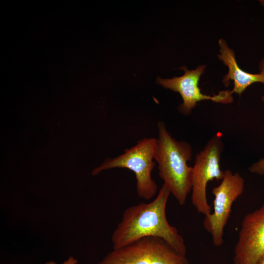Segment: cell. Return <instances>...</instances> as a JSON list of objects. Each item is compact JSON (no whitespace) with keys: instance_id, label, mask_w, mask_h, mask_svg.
I'll use <instances>...</instances> for the list:
<instances>
[{"instance_id":"cell-13","label":"cell","mask_w":264,"mask_h":264,"mask_svg":"<svg viewBox=\"0 0 264 264\" xmlns=\"http://www.w3.org/2000/svg\"><path fill=\"white\" fill-rule=\"evenodd\" d=\"M259 264H264V258L259 263Z\"/></svg>"},{"instance_id":"cell-5","label":"cell","mask_w":264,"mask_h":264,"mask_svg":"<svg viewBox=\"0 0 264 264\" xmlns=\"http://www.w3.org/2000/svg\"><path fill=\"white\" fill-rule=\"evenodd\" d=\"M223 148L220 136H213L197 154L192 167V204L198 212L204 216L211 213L206 196L208 183L214 179L222 180L224 176L220 164Z\"/></svg>"},{"instance_id":"cell-11","label":"cell","mask_w":264,"mask_h":264,"mask_svg":"<svg viewBox=\"0 0 264 264\" xmlns=\"http://www.w3.org/2000/svg\"><path fill=\"white\" fill-rule=\"evenodd\" d=\"M78 262L76 258L73 256H70L61 264H77ZM44 264H57V263L54 261H51L47 262Z\"/></svg>"},{"instance_id":"cell-8","label":"cell","mask_w":264,"mask_h":264,"mask_svg":"<svg viewBox=\"0 0 264 264\" xmlns=\"http://www.w3.org/2000/svg\"><path fill=\"white\" fill-rule=\"evenodd\" d=\"M204 68L205 66H201L196 69L189 70L183 67L182 69H184L185 73L180 77H174L172 79L158 77L157 79V83L159 85L180 93L183 103L179 106L178 110L184 114H190L197 103L202 100H211L222 103H229L233 101L232 93L229 91H223L212 96L201 92L198 83Z\"/></svg>"},{"instance_id":"cell-4","label":"cell","mask_w":264,"mask_h":264,"mask_svg":"<svg viewBox=\"0 0 264 264\" xmlns=\"http://www.w3.org/2000/svg\"><path fill=\"white\" fill-rule=\"evenodd\" d=\"M97 264H189L164 240L146 237L107 254Z\"/></svg>"},{"instance_id":"cell-10","label":"cell","mask_w":264,"mask_h":264,"mask_svg":"<svg viewBox=\"0 0 264 264\" xmlns=\"http://www.w3.org/2000/svg\"><path fill=\"white\" fill-rule=\"evenodd\" d=\"M248 171L258 175H264V158L254 163L248 168Z\"/></svg>"},{"instance_id":"cell-12","label":"cell","mask_w":264,"mask_h":264,"mask_svg":"<svg viewBox=\"0 0 264 264\" xmlns=\"http://www.w3.org/2000/svg\"><path fill=\"white\" fill-rule=\"evenodd\" d=\"M260 73L264 75V61H263L260 65Z\"/></svg>"},{"instance_id":"cell-3","label":"cell","mask_w":264,"mask_h":264,"mask_svg":"<svg viewBox=\"0 0 264 264\" xmlns=\"http://www.w3.org/2000/svg\"><path fill=\"white\" fill-rule=\"evenodd\" d=\"M156 144L157 138L154 137L139 140L135 145L125 149L123 154L106 159L92 170V175L95 176L102 171L113 168L129 169L135 175L138 196L146 200L151 199L158 190L156 183L152 177Z\"/></svg>"},{"instance_id":"cell-1","label":"cell","mask_w":264,"mask_h":264,"mask_svg":"<svg viewBox=\"0 0 264 264\" xmlns=\"http://www.w3.org/2000/svg\"><path fill=\"white\" fill-rule=\"evenodd\" d=\"M171 193L163 184L156 197L149 203L127 208L111 236L113 249H117L146 237L164 240L179 254L186 256V246L177 229L168 222L166 208Z\"/></svg>"},{"instance_id":"cell-15","label":"cell","mask_w":264,"mask_h":264,"mask_svg":"<svg viewBox=\"0 0 264 264\" xmlns=\"http://www.w3.org/2000/svg\"><path fill=\"white\" fill-rule=\"evenodd\" d=\"M262 100L263 101H264V96L262 97Z\"/></svg>"},{"instance_id":"cell-2","label":"cell","mask_w":264,"mask_h":264,"mask_svg":"<svg viewBox=\"0 0 264 264\" xmlns=\"http://www.w3.org/2000/svg\"><path fill=\"white\" fill-rule=\"evenodd\" d=\"M158 136L154 159L157 163L158 175L163 185L178 203L182 206L191 191L192 148L188 142L178 141L167 131L162 121L157 123Z\"/></svg>"},{"instance_id":"cell-7","label":"cell","mask_w":264,"mask_h":264,"mask_svg":"<svg viewBox=\"0 0 264 264\" xmlns=\"http://www.w3.org/2000/svg\"><path fill=\"white\" fill-rule=\"evenodd\" d=\"M264 258V203L246 214L234 249L233 264H259Z\"/></svg>"},{"instance_id":"cell-14","label":"cell","mask_w":264,"mask_h":264,"mask_svg":"<svg viewBox=\"0 0 264 264\" xmlns=\"http://www.w3.org/2000/svg\"><path fill=\"white\" fill-rule=\"evenodd\" d=\"M261 1L262 4L263 6H264V0H262V1Z\"/></svg>"},{"instance_id":"cell-6","label":"cell","mask_w":264,"mask_h":264,"mask_svg":"<svg viewBox=\"0 0 264 264\" xmlns=\"http://www.w3.org/2000/svg\"><path fill=\"white\" fill-rule=\"evenodd\" d=\"M244 185V179L239 173L226 170L221 183L212 190L214 196L213 211L205 216L203 225L216 247L224 243V229L230 216L232 204L242 194Z\"/></svg>"},{"instance_id":"cell-9","label":"cell","mask_w":264,"mask_h":264,"mask_svg":"<svg viewBox=\"0 0 264 264\" xmlns=\"http://www.w3.org/2000/svg\"><path fill=\"white\" fill-rule=\"evenodd\" d=\"M220 54L219 58L227 66L228 73L224 78L225 84L230 80L234 82V86L231 91L241 94L249 85L256 82L264 84V75L259 74H251L241 69L236 62L233 51L227 46L226 42L222 39L220 40Z\"/></svg>"}]
</instances>
